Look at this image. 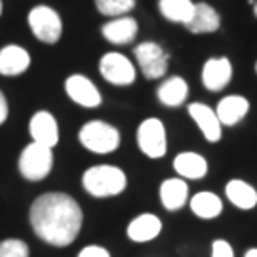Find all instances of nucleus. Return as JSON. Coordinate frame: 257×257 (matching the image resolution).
I'll return each mask as SVG.
<instances>
[{
	"mask_svg": "<svg viewBox=\"0 0 257 257\" xmlns=\"http://www.w3.org/2000/svg\"><path fill=\"white\" fill-rule=\"evenodd\" d=\"M82 210L65 193H46L31 206L29 219L38 238L55 248L73 244L82 229Z\"/></svg>",
	"mask_w": 257,
	"mask_h": 257,
	"instance_id": "nucleus-1",
	"label": "nucleus"
},
{
	"mask_svg": "<svg viewBox=\"0 0 257 257\" xmlns=\"http://www.w3.org/2000/svg\"><path fill=\"white\" fill-rule=\"evenodd\" d=\"M84 189L95 198L116 196L126 189V175L116 166H93L84 172Z\"/></svg>",
	"mask_w": 257,
	"mask_h": 257,
	"instance_id": "nucleus-2",
	"label": "nucleus"
},
{
	"mask_svg": "<svg viewBox=\"0 0 257 257\" xmlns=\"http://www.w3.org/2000/svg\"><path fill=\"white\" fill-rule=\"evenodd\" d=\"M78 138H80V143L84 147L92 153H97V155L112 153L120 145L118 130L107 122H101V120H92V122L84 124Z\"/></svg>",
	"mask_w": 257,
	"mask_h": 257,
	"instance_id": "nucleus-3",
	"label": "nucleus"
},
{
	"mask_svg": "<svg viewBox=\"0 0 257 257\" xmlns=\"http://www.w3.org/2000/svg\"><path fill=\"white\" fill-rule=\"evenodd\" d=\"M52 166H54L52 149L35 141L23 149L19 156V172L29 181H40L48 177V174L52 172Z\"/></svg>",
	"mask_w": 257,
	"mask_h": 257,
	"instance_id": "nucleus-4",
	"label": "nucleus"
},
{
	"mask_svg": "<svg viewBox=\"0 0 257 257\" xmlns=\"http://www.w3.org/2000/svg\"><path fill=\"white\" fill-rule=\"evenodd\" d=\"M29 27L38 40H42L46 44H55L61 38V31H63L59 14L48 6H37L31 10Z\"/></svg>",
	"mask_w": 257,
	"mask_h": 257,
	"instance_id": "nucleus-5",
	"label": "nucleus"
},
{
	"mask_svg": "<svg viewBox=\"0 0 257 257\" xmlns=\"http://www.w3.org/2000/svg\"><path fill=\"white\" fill-rule=\"evenodd\" d=\"M138 145L149 158H160L168 151L164 124L158 118H147L138 130Z\"/></svg>",
	"mask_w": 257,
	"mask_h": 257,
	"instance_id": "nucleus-6",
	"label": "nucleus"
},
{
	"mask_svg": "<svg viewBox=\"0 0 257 257\" xmlns=\"http://www.w3.org/2000/svg\"><path fill=\"white\" fill-rule=\"evenodd\" d=\"M103 78L116 86H128L136 80V67L122 54H107L99 61Z\"/></svg>",
	"mask_w": 257,
	"mask_h": 257,
	"instance_id": "nucleus-7",
	"label": "nucleus"
},
{
	"mask_svg": "<svg viewBox=\"0 0 257 257\" xmlns=\"http://www.w3.org/2000/svg\"><path fill=\"white\" fill-rule=\"evenodd\" d=\"M136 57L141 67L143 74L155 80V78H162L168 71V55L164 50L155 44V42H143L136 48Z\"/></svg>",
	"mask_w": 257,
	"mask_h": 257,
	"instance_id": "nucleus-8",
	"label": "nucleus"
},
{
	"mask_svg": "<svg viewBox=\"0 0 257 257\" xmlns=\"http://www.w3.org/2000/svg\"><path fill=\"white\" fill-rule=\"evenodd\" d=\"M65 90L74 103L82 107H97L101 103V93L93 86L92 80H88L82 74H73L67 78Z\"/></svg>",
	"mask_w": 257,
	"mask_h": 257,
	"instance_id": "nucleus-9",
	"label": "nucleus"
},
{
	"mask_svg": "<svg viewBox=\"0 0 257 257\" xmlns=\"http://www.w3.org/2000/svg\"><path fill=\"white\" fill-rule=\"evenodd\" d=\"M29 130H31V136L35 139V143H40L44 147L54 149L59 141L57 122L48 110H38L37 114L31 118Z\"/></svg>",
	"mask_w": 257,
	"mask_h": 257,
	"instance_id": "nucleus-10",
	"label": "nucleus"
},
{
	"mask_svg": "<svg viewBox=\"0 0 257 257\" xmlns=\"http://www.w3.org/2000/svg\"><path fill=\"white\" fill-rule=\"evenodd\" d=\"M232 76V67L227 57H213L208 59L202 69V82L211 92H221Z\"/></svg>",
	"mask_w": 257,
	"mask_h": 257,
	"instance_id": "nucleus-11",
	"label": "nucleus"
},
{
	"mask_svg": "<svg viewBox=\"0 0 257 257\" xmlns=\"http://www.w3.org/2000/svg\"><path fill=\"white\" fill-rule=\"evenodd\" d=\"M189 114L193 116V120L196 122V126L200 128V132L204 134V138L211 141V143H217L221 139V122L215 114V110H211L208 105L204 103H193L189 105Z\"/></svg>",
	"mask_w": 257,
	"mask_h": 257,
	"instance_id": "nucleus-12",
	"label": "nucleus"
},
{
	"mask_svg": "<svg viewBox=\"0 0 257 257\" xmlns=\"http://www.w3.org/2000/svg\"><path fill=\"white\" fill-rule=\"evenodd\" d=\"M249 103L242 95H227L223 97L215 109V114L219 118L221 126H234L248 114Z\"/></svg>",
	"mask_w": 257,
	"mask_h": 257,
	"instance_id": "nucleus-13",
	"label": "nucleus"
},
{
	"mask_svg": "<svg viewBox=\"0 0 257 257\" xmlns=\"http://www.w3.org/2000/svg\"><path fill=\"white\" fill-rule=\"evenodd\" d=\"M101 33L112 44H130L138 35V21L128 16H120L109 23H105Z\"/></svg>",
	"mask_w": 257,
	"mask_h": 257,
	"instance_id": "nucleus-14",
	"label": "nucleus"
},
{
	"mask_svg": "<svg viewBox=\"0 0 257 257\" xmlns=\"http://www.w3.org/2000/svg\"><path fill=\"white\" fill-rule=\"evenodd\" d=\"M31 65V55L21 46H6L0 50V74L18 76L25 73Z\"/></svg>",
	"mask_w": 257,
	"mask_h": 257,
	"instance_id": "nucleus-15",
	"label": "nucleus"
},
{
	"mask_svg": "<svg viewBox=\"0 0 257 257\" xmlns=\"http://www.w3.org/2000/svg\"><path fill=\"white\" fill-rule=\"evenodd\" d=\"M189 198V187L181 177H172L166 179L164 183L160 185V200L166 210L175 211L179 208H183Z\"/></svg>",
	"mask_w": 257,
	"mask_h": 257,
	"instance_id": "nucleus-16",
	"label": "nucleus"
},
{
	"mask_svg": "<svg viewBox=\"0 0 257 257\" xmlns=\"http://www.w3.org/2000/svg\"><path fill=\"white\" fill-rule=\"evenodd\" d=\"M162 230V221L153 213H141L128 225V238L134 242L155 240Z\"/></svg>",
	"mask_w": 257,
	"mask_h": 257,
	"instance_id": "nucleus-17",
	"label": "nucleus"
},
{
	"mask_svg": "<svg viewBox=\"0 0 257 257\" xmlns=\"http://www.w3.org/2000/svg\"><path fill=\"white\" fill-rule=\"evenodd\" d=\"M219 14L208 4H194V14L191 21L187 23V29L194 35H202V33H213L219 29Z\"/></svg>",
	"mask_w": 257,
	"mask_h": 257,
	"instance_id": "nucleus-18",
	"label": "nucleus"
},
{
	"mask_svg": "<svg viewBox=\"0 0 257 257\" xmlns=\"http://www.w3.org/2000/svg\"><path fill=\"white\" fill-rule=\"evenodd\" d=\"M175 172L179 174V177L185 179H200L208 172V162L206 158L196 153H181L175 156L174 160Z\"/></svg>",
	"mask_w": 257,
	"mask_h": 257,
	"instance_id": "nucleus-19",
	"label": "nucleus"
},
{
	"mask_svg": "<svg viewBox=\"0 0 257 257\" xmlns=\"http://www.w3.org/2000/svg\"><path fill=\"white\" fill-rule=\"evenodd\" d=\"M227 198L240 210H251L257 204V191L242 179H232L225 187Z\"/></svg>",
	"mask_w": 257,
	"mask_h": 257,
	"instance_id": "nucleus-20",
	"label": "nucleus"
},
{
	"mask_svg": "<svg viewBox=\"0 0 257 257\" xmlns=\"http://www.w3.org/2000/svg\"><path fill=\"white\" fill-rule=\"evenodd\" d=\"M187 95H189V86L179 76L168 78L158 88V99H160V103L168 105V107H179L181 103H185Z\"/></svg>",
	"mask_w": 257,
	"mask_h": 257,
	"instance_id": "nucleus-21",
	"label": "nucleus"
},
{
	"mask_svg": "<svg viewBox=\"0 0 257 257\" xmlns=\"http://www.w3.org/2000/svg\"><path fill=\"white\" fill-rule=\"evenodd\" d=\"M191 210L200 219H215L223 211V202L217 194L213 193H198L191 198Z\"/></svg>",
	"mask_w": 257,
	"mask_h": 257,
	"instance_id": "nucleus-22",
	"label": "nucleus"
},
{
	"mask_svg": "<svg viewBox=\"0 0 257 257\" xmlns=\"http://www.w3.org/2000/svg\"><path fill=\"white\" fill-rule=\"evenodd\" d=\"M158 8L166 19L187 25L194 14V2L193 0H160Z\"/></svg>",
	"mask_w": 257,
	"mask_h": 257,
	"instance_id": "nucleus-23",
	"label": "nucleus"
},
{
	"mask_svg": "<svg viewBox=\"0 0 257 257\" xmlns=\"http://www.w3.org/2000/svg\"><path fill=\"white\" fill-rule=\"evenodd\" d=\"M95 6L103 16L120 18V16L128 14L130 10H134L136 0H95Z\"/></svg>",
	"mask_w": 257,
	"mask_h": 257,
	"instance_id": "nucleus-24",
	"label": "nucleus"
},
{
	"mask_svg": "<svg viewBox=\"0 0 257 257\" xmlns=\"http://www.w3.org/2000/svg\"><path fill=\"white\" fill-rule=\"evenodd\" d=\"M0 257H29V246L23 240L8 238L0 242Z\"/></svg>",
	"mask_w": 257,
	"mask_h": 257,
	"instance_id": "nucleus-25",
	"label": "nucleus"
},
{
	"mask_svg": "<svg viewBox=\"0 0 257 257\" xmlns=\"http://www.w3.org/2000/svg\"><path fill=\"white\" fill-rule=\"evenodd\" d=\"M211 257H234L232 246L227 240H215L211 246Z\"/></svg>",
	"mask_w": 257,
	"mask_h": 257,
	"instance_id": "nucleus-26",
	"label": "nucleus"
},
{
	"mask_svg": "<svg viewBox=\"0 0 257 257\" xmlns=\"http://www.w3.org/2000/svg\"><path fill=\"white\" fill-rule=\"evenodd\" d=\"M78 257H110V253L101 246H86Z\"/></svg>",
	"mask_w": 257,
	"mask_h": 257,
	"instance_id": "nucleus-27",
	"label": "nucleus"
},
{
	"mask_svg": "<svg viewBox=\"0 0 257 257\" xmlns=\"http://www.w3.org/2000/svg\"><path fill=\"white\" fill-rule=\"evenodd\" d=\"M6 118H8V103H6L4 93L0 92V124H4Z\"/></svg>",
	"mask_w": 257,
	"mask_h": 257,
	"instance_id": "nucleus-28",
	"label": "nucleus"
},
{
	"mask_svg": "<svg viewBox=\"0 0 257 257\" xmlns=\"http://www.w3.org/2000/svg\"><path fill=\"white\" fill-rule=\"evenodd\" d=\"M244 257H257V248H249Z\"/></svg>",
	"mask_w": 257,
	"mask_h": 257,
	"instance_id": "nucleus-29",
	"label": "nucleus"
},
{
	"mask_svg": "<svg viewBox=\"0 0 257 257\" xmlns=\"http://www.w3.org/2000/svg\"><path fill=\"white\" fill-rule=\"evenodd\" d=\"M253 12H255V18H257V2H253Z\"/></svg>",
	"mask_w": 257,
	"mask_h": 257,
	"instance_id": "nucleus-30",
	"label": "nucleus"
},
{
	"mask_svg": "<svg viewBox=\"0 0 257 257\" xmlns=\"http://www.w3.org/2000/svg\"><path fill=\"white\" fill-rule=\"evenodd\" d=\"M0 14H2V2H0Z\"/></svg>",
	"mask_w": 257,
	"mask_h": 257,
	"instance_id": "nucleus-31",
	"label": "nucleus"
},
{
	"mask_svg": "<svg viewBox=\"0 0 257 257\" xmlns=\"http://www.w3.org/2000/svg\"><path fill=\"white\" fill-rule=\"evenodd\" d=\"M255 73H257V63H255Z\"/></svg>",
	"mask_w": 257,
	"mask_h": 257,
	"instance_id": "nucleus-32",
	"label": "nucleus"
}]
</instances>
